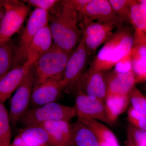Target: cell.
<instances>
[{
  "label": "cell",
  "instance_id": "33",
  "mask_svg": "<svg viewBox=\"0 0 146 146\" xmlns=\"http://www.w3.org/2000/svg\"><path fill=\"white\" fill-rule=\"evenodd\" d=\"M126 146H136L132 138L130 131L128 129H127V135Z\"/></svg>",
  "mask_w": 146,
  "mask_h": 146
},
{
  "label": "cell",
  "instance_id": "4",
  "mask_svg": "<svg viewBox=\"0 0 146 146\" xmlns=\"http://www.w3.org/2000/svg\"><path fill=\"white\" fill-rule=\"evenodd\" d=\"M75 117L74 108L54 102L29 109L18 123L25 128L35 126L49 121H64L70 122Z\"/></svg>",
  "mask_w": 146,
  "mask_h": 146
},
{
  "label": "cell",
  "instance_id": "11",
  "mask_svg": "<svg viewBox=\"0 0 146 146\" xmlns=\"http://www.w3.org/2000/svg\"><path fill=\"white\" fill-rule=\"evenodd\" d=\"M80 13L91 21L112 25L117 28L123 25L108 0H91Z\"/></svg>",
  "mask_w": 146,
  "mask_h": 146
},
{
  "label": "cell",
  "instance_id": "32",
  "mask_svg": "<svg viewBox=\"0 0 146 146\" xmlns=\"http://www.w3.org/2000/svg\"><path fill=\"white\" fill-rule=\"evenodd\" d=\"M91 0H65L60 1L63 5L77 12H80Z\"/></svg>",
  "mask_w": 146,
  "mask_h": 146
},
{
  "label": "cell",
  "instance_id": "27",
  "mask_svg": "<svg viewBox=\"0 0 146 146\" xmlns=\"http://www.w3.org/2000/svg\"><path fill=\"white\" fill-rule=\"evenodd\" d=\"M115 13L123 23H130L131 0H109Z\"/></svg>",
  "mask_w": 146,
  "mask_h": 146
},
{
  "label": "cell",
  "instance_id": "18",
  "mask_svg": "<svg viewBox=\"0 0 146 146\" xmlns=\"http://www.w3.org/2000/svg\"><path fill=\"white\" fill-rule=\"evenodd\" d=\"M131 51L132 70L140 76H146V33L135 29Z\"/></svg>",
  "mask_w": 146,
  "mask_h": 146
},
{
  "label": "cell",
  "instance_id": "24",
  "mask_svg": "<svg viewBox=\"0 0 146 146\" xmlns=\"http://www.w3.org/2000/svg\"><path fill=\"white\" fill-rule=\"evenodd\" d=\"M130 22L134 29L146 33V7L137 1L131 0Z\"/></svg>",
  "mask_w": 146,
  "mask_h": 146
},
{
  "label": "cell",
  "instance_id": "13",
  "mask_svg": "<svg viewBox=\"0 0 146 146\" xmlns=\"http://www.w3.org/2000/svg\"><path fill=\"white\" fill-rule=\"evenodd\" d=\"M76 88L90 98L104 101L107 87L104 72L89 69L84 73Z\"/></svg>",
  "mask_w": 146,
  "mask_h": 146
},
{
  "label": "cell",
  "instance_id": "26",
  "mask_svg": "<svg viewBox=\"0 0 146 146\" xmlns=\"http://www.w3.org/2000/svg\"><path fill=\"white\" fill-rule=\"evenodd\" d=\"M131 107L146 116V97L140 90L134 86L128 94Z\"/></svg>",
  "mask_w": 146,
  "mask_h": 146
},
{
  "label": "cell",
  "instance_id": "15",
  "mask_svg": "<svg viewBox=\"0 0 146 146\" xmlns=\"http://www.w3.org/2000/svg\"><path fill=\"white\" fill-rule=\"evenodd\" d=\"M31 66L25 63L16 66L0 77V102H5L16 91Z\"/></svg>",
  "mask_w": 146,
  "mask_h": 146
},
{
  "label": "cell",
  "instance_id": "12",
  "mask_svg": "<svg viewBox=\"0 0 146 146\" xmlns=\"http://www.w3.org/2000/svg\"><path fill=\"white\" fill-rule=\"evenodd\" d=\"M65 87L63 78L58 77L49 79L34 86L30 105L36 107L56 102Z\"/></svg>",
  "mask_w": 146,
  "mask_h": 146
},
{
  "label": "cell",
  "instance_id": "25",
  "mask_svg": "<svg viewBox=\"0 0 146 146\" xmlns=\"http://www.w3.org/2000/svg\"><path fill=\"white\" fill-rule=\"evenodd\" d=\"M9 112L4 102H0V142L4 146L10 145L11 130Z\"/></svg>",
  "mask_w": 146,
  "mask_h": 146
},
{
  "label": "cell",
  "instance_id": "22",
  "mask_svg": "<svg viewBox=\"0 0 146 146\" xmlns=\"http://www.w3.org/2000/svg\"><path fill=\"white\" fill-rule=\"evenodd\" d=\"M77 120L89 128L96 136L98 141L105 142L114 146H120L117 139L113 132L99 121L89 119Z\"/></svg>",
  "mask_w": 146,
  "mask_h": 146
},
{
  "label": "cell",
  "instance_id": "37",
  "mask_svg": "<svg viewBox=\"0 0 146 146\" xmlns=\"http://www.w3.org/2000/svg\"><path fill=\"white\" fill-rule=\"evenodd\" d=\"M51 146L49 145V146Z\"/></svg>",
  "mask_w": 146,
  "mask_h": 146
},
{
  "label": "cell",
  "instance_id": "34",
  "mask_svg": "<svg viewBox=\"0 0 146 146\" xmlns=\"http://www.w3.org/2000/svg\"><path fill=\"white\" fill-rule=\"evenodd\" d=\"M5 13V9L2 5L0 3V25Z\"/></svg>",
  "mask_w": 146,
  "mask_h": 146
},
{
  "label": "cell",
  "instance_id": "36",
  "mask_svg": "<svg viewBox=\"0 0 146 146\" xmlns=\"http://www.w3.org/2000/svg\"><path fill=\"white\" fill-rule=\"evenodd\" d=\"M0 146H4L3 145V144L0 142Z\"/></svg>",
  "mask_w": 146,
  "mask_h": 146
},
{
  "label": "cell",
  "instance_id": "17",
  "mask_svg": "<svg viewBox=\"0 0 146 146\" xmlns=\"http://www.w3.org/2000/svg\"><path fill=\"white\" fill-rule=\"evenodd\" d=\"M105 75L107 94L128 95L137 82L133 71L120 74L113 70Z\"/></svg>",
  "mask_w": 146,
  "mask_h": 146
},
{
  "label": "cell",
  "instance_id": "30",
  "mask_svg": "<svg viewBox=\"0 0 146 146\" xmlns=\"http://www.w3.org/2000/svg\"><path fill=\"white\" fill-rule=\"evenodd\" d=\"M114 70L117 73L125 74L132 71V60L131 52L119 61L115 65Z\"/></svg>",
  "mask_w": 146,
  "mask_h": 146
},
{
  "label": "cell",
  "instance_id": "28",
  "mask_svg": "<svg viewBox=\"0 0 146 146\" xmlns=\"http://www.w3.org/2000/svg\"><path fill=\"white\" fill-rule=\"evenodd\" d=\"M128 118L131 125L138 129L146 130V116L131 107L128 111Z\"/></svg>",
  "mask_w": 146,
  "mask_h": 146
},
{
  "label": "cell",
  "instance_id": "20",
  "mask_svg": "<svg viewBox=\"0 0 146 146\" xmlns=\"http://www.w3.org/2000/svg\"><path fill=\"white\" fill-rule=\"evenodd\" d=\"M129 101L128 95L107 94L104 100L106 111L111 123L126 110Z\"/></svg>",
  "mask_w": 146,
  "mask_h": 146
},
{
  "label": "cell",
  "instance_id": "31",
  "mask_svg": "<svg viewBox=\"0 0 146 146\" xmlns=\"http://www.w3.org/2000/svg\"><path fill=\"white\" fill-rule=\"evenodd\" d=\"M136 146H146V130L138 129L130 125L128 127Z\"/></svg>",
  "mask_w": 146,
  "mask_h": 146
},
{
  "label": "cell",
  "instance_id": "14",
  "mask_svg": "<svg viewBox=\"0 0 146 146\" xmlns=\"http://www.w3.org/2000/svg\"><path fill=\"white\" fill-rule=\"evenodd\" d=\"M35 126L42 128L46 132L49 145L71 146L72 127L70 122L64 121H49Z\"/></svg>",
  "mask_w": 146,
  "mask_h": 146
},
{
  "label": "cell",
  "instance_id": "10",
  "mask_svg": "<svg viewBox=\"0 0 146 146\" xmlns=\"http://www.w3.org/2000/svg\"><path fill=\"white\" fill-rule=\"evenodd\" d=\"M77 119H89L108 124L111 123L108 117L104 101L90 98L83 92L78 91L74 107Z\"/></svg>",
  "mask_w": 146,
  "mask_h": 146
},
{
  "label": "cell",
  "instance_id": "5",
  "mask_svg": "<svg viewBox=\"0 0 146 146\" xmlns=\"http://www.w3.org/2000/svg\"><path fill=\"white\" fill-rule=\"evenodd\" d=\"M49 15L46 11L35 8L31 13L19 44L16 46L12 68L25 64L33 38L42 28L49 24Z\"/></svg>",
  "mask_w": 146,
  "mask_h": 146
},
{
  "label": "cell",
  "instance_id": "35",
  "mask_svg": "<svg viewBox=\"0 0 146 146\" xmlns=\"http://www.w3.org/2000/svg\"><path fill=\"white\" fill-rule=\"evenodd\" d=\"M139 3L144 5L146 7V0H141V1H137Z\"/></svg>",
  "mask_w": 146,
  "mask_h": 146
},
{
  "label": "cell",
  "instance_id": "1",
  "mask_svg": "<svg viewBox=\"0 0 146 146\" xmlns=\"http://www.w3.org/2000/svg\"><path fill=\"white\" fill-rule=\"evenodd\" d=\"M133 43V34L129 27L123 25L117 28L100 50L89 69L102 72L111 70L130 53Z\"/></svg>",
  "mask_w": 146,
  "mask_h": 146
},
{
  "label": "cell",
  "instance_id": "3",
  "mask_svg": "<svg viewBox=\"0 0 146 146\" xmlns=\"http://www.w3.org/2000/svg\"><path fill=\"white\" fill-rule=\"evenodd\" d=\"M72 53L53 44L35 63L34 86L53 78H62Z\"/></svg>",
  "mask_w": 146,
  "mask_h": 146
},
{
  "label": "cell",
  "instance_id": "19",
  "mask_svg": "<svg viewBox=\"0 0 146 146\" xmlns=\"http://www.w3.org/2000/svg\"><path fill=\"white\" fill-rule=\"evenodd\" d=\"M46 132L38 126L29 127L21 129L9 146H48Z\"/></svg>",
  "mask_w": 146,
  "mask_h": 146
},
{
  "label": "cell",
  "instance_id": "38",
  "mask_svg": "<svg viewBox=\"0 0 146 146\" xmlns=\"http://www.w3.org/2000/svg\"><path fill=\"white\" fill-rule=\"evenodd\" d=\"M49 146V145H48Z\"/></svg>",
  "mask_w": 146,
  "mask_h": 146
},
{
  "label": "cell",
  "instance_id": "23",
  "mask_svg": "<svg viewBox=\"0 0 146 146\" xmlns=\"http://www.w3.org/2000/svg\"><path fill=\"white\" fill-rule=\"evenodd\" d=\"M16 46L12 39L0 42V77L12 69Z\"/></svg>",
  "mask_w": 146,
  "mask_h": 146
},
{
  "label": "cell",
  "instance_id": "16",
  "mask_svg": "<svg viewBox=\"0 0 146 146\" xmlns=\"http://www.w3.org/2000/svg\"><path fill=\"white\" fill-rule=\"evenodd\" d=\"M52 35L48 24L42 28L35 36L29 48L25 63L29 66L34 65L52 46Z\"/></svg>",
  "mask_w": 146,
  "mask_h": 146
},
{
  "label": "cell",
  "instance_id": "6",
  "mask_svg": "<svg viewBox=\"0 0 146 146\" xmlns=\"http://www.w3.org/2000/svg\"><path fill=\"white\" fill-rule=\"evenodd\" d=\"M5 13L0 25V42L11 39L21 29L30 11L23 1L16 0L0 1Z\"/></svg>",
  "mask_w": 146,
  "mask_h": 146
},
{
  "label": "cell",
  "instance_id": "29",
  "mask_svg": "<svg viewBox=\"0 0 146 146\" xmlns=\"http://www.w3.org/2000/svg\"><path fill=\"white\" fill-rule=\"evenodd\" d=\"M24 3H26L29 5L34 7L35 8L48 11L60 1L58 0H25Z\"/></svg>",
  "mask_w": 146,
  "mask_h": 146
},
{
  "label": "cell",
  "instance_id": "2",
  "mask_svg": "<svg viewBox=\"0 0 146 146\" xmlns=\"http://www.w3.org/2000/svg\"><path fill=\"white\" fill-rule=\"evenodd\" d=\"M60 5V9L55 15L49 16V25L53 44L72 53L82 37V31L78 27V12L61 3Z\"/></svg>",
  "mask_w": 146,
  "mask_h": 146
},
{
  "label": "cell",
  "instance_id": "21",
  "mask_svg": "<svg viewBox=\"0 0 146 146\" xmlns=\"http://www.w3.org/2000/svg\"><path fill=\"white\" fill-rule=\"evenodd\" d=\"M72 138L70 146H98L96 136L89 128L77 121L72 124Z\"/></svg>",
  "mask_w": 146,
  "mask_h": 146
},
{
  "label": "cell",
  "instance_id": "7",
  "mask_svg": "<svg viewBox=\"0 0 146 146\" xmlns=\"http://www.w3.org/2000/svg\"><path fill=\"white\" fill-rule=\"evenodd\" d=\"M35 73L34 64L30 67L23 80L11 99L9 115L11 125L13 127L28 110L34 87Z\"/></svg>",
  "mask_w": 146,
  "mask_h": 146
},
{
  "label": "cell",
  "instance_id": "8",
  "mask_svg": "<svg viewBox=\"0 0 146 146\" xmlns=\"http://www.w3.org/2000/svg\"><path fill=\"white\" fill-rule=\"evenodd\" d=\"M89 55L82 38L72 52L63 74V80L67 91L76 87L84 74Z\"/></svg>",
  "mask_w": 146,
  "mask_h": 146
},
{
  "label": "cell",
  "instance_id": "9",
  "mask_svg": "<svg viewBox=\"0 0 146 146\" xmlns=\"http://www.w3.org/2000/svg\"><path fill=\"white\" fill-rule=\"evenodd\" d=\"M84 18V28L82 38L90 55L112 36L115 27L108 24L94 22L85 16Z\"/></svg>",
  "mask_w": 146,
  "mask_h": 146
}]
</instances>
